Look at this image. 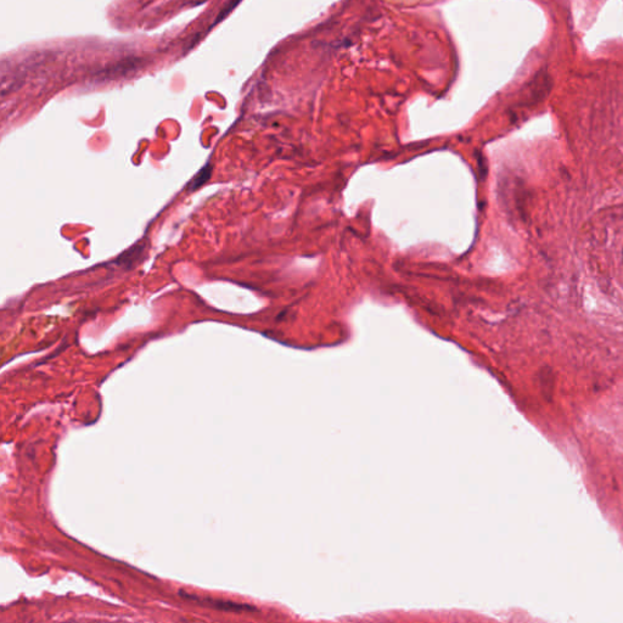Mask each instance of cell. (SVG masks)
<instances>
[{
  "mask_svg": "<svg viewBox=\"0 0 623 623\" xmlns=\"http://www.w3.org/2000/svg\"><path fill=\"white\" fill-rule=\"evenodd\" d=\"M139 61H140L139 59L136 60L128 59L126 60V61L118 62V64L114 65L113 67H109V68H107L105 72H106V73L109 72V73L111 74V77H116L118 73L123 76V74L128 73V72L132 71V69H135L136 67H138Z\"/></svg>",
  "mask_w": 623,
  "mask_h": 623,
  "instance_id": "obj_2",
  "label": "cell"
},
{
  "mask_svg": "<svg viewBox=\"0 0 623 623\" xmlns=\"http://www.w3.org/2000/svg\"><path fill=\"white\" fill-rule=\"evenodd\" d=\"M184 598H188V599L191 600H196V601H200V602H205L206 605L212 607H216L218 610H224V611H243V610L246 609H250L251 607H246L243 606V605H239L235 604V602H230V601H222V600H212V599H199L196 597H189V595H184Z\"/></svg>",
  "mask_w": 623,
  "mask_h": 623,
  "instance_id": "obj_1",
  "label": "cell"
},
{
  "mask_svg": "<svg viewBox=\"0 0 623 623\" xmlns=\"http://www.w3.org/2000/svg\"><path fill=\"white\" fill-rule=\"evenodd\" d=\"M211 174H212V167L209 166V164H207V166L203 167V168L201 169V171L199 172L195 177H194L193 180H191L190 184L188 185L189 190L193 191L195 190V189L200 188L202 184H205L206 181L211 178Z\"/></svg>",
  "mask_w": 623,
  "mask_h": 623,
  "instance_id": "obj_3",
  "label": "cell"
}]
</instances>
